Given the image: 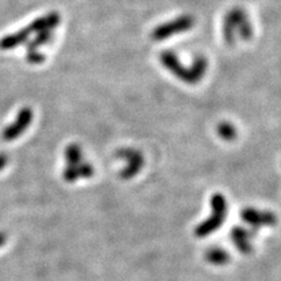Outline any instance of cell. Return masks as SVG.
Returning <instances> with one entry per match:
<instances>
[{"instance_id": "1", "label": "cell", "mask_w": 281, "mask_h": 281, "mask_svg": "<svg viewBox=\"0 0 281 281\" xmlns=\"http://www.w3.org/2000/svg\"><path fill=\"white\" fill-rule=\"evenodd\" d=\"M159 60H161L163 67L169 71L174 78L180 79L181 81L189 83V85H195V83L199 82L208 68L207 59L203 55L196 58L191 64H188V67L187 64L182 63L176 53L171 51L161 53Z\"/></svg>"}, {"instance_id": "10", "label": "cell", "mask_w": 281, "mask_h": 281, "mask_svg": "<svg viewBox=\"0 0 281 281\" xmlns=\"http://www.w3.org/2000/svg\"><path fill=\"white\" fill-rule=\"evenodd\" d=\"M231 237H232V240L235 244V246L241 251V252H250L251 251V244L249 240V235L248 232H246L245 230L242 229H235L232 231V234H231Z\"/></svg>"}, {"instance_id": "2", "label": "cell", "mask_w": 281, "mask_h": 281, "mask_svg": "<svg viewBox=\"0 0 281 281\" xmlns=\"http://www.w3.org/2000/svg\"><path fill=\"white\" fill-rule=\"evenodd\" d=\"M254 29L249 14L240 7H235L226 13L223 21V36L229 45L239 41H249L253 37Z\"/></svg>"}, {"instance_id": "15", "label": "cell", "mask_w": 281, "mask_h": 281, "mask_svg": "<svg viewBox=\"0 0 281 281\" xmlns=\"http://www.w3.org/2000/svg\"><path fill=\"white\" fill-rule=\"evenodd\" d=\"M7 164H9V157H7V155L0 154V171H3Z\"/></svg>"}, {"instance_id": "3", "label": "cell", "mask_w": 281, "mask_h": 281, "mask_svg": "<svg viewBox=\"0 0 281 281\" xmlns=\"http://www.w3.org/2000/svg\"><path fill=\"white\" fill-rule=\"evenodd\" d=\"M66 168L63 169L62 177L67 183H73L80 178H90L94 173L93 166L83 161L82 149L79 144H69L64 150Z\"/></svg>"}, {"instance_id": "14", "label": "cell", "mask_w": 281, "mask_h": 281, "mask_svg": "<svg viewBox=\"0 0 281 281\" xmlns=\"http://www.w3.org/2000/svg\"><path fill=\"white\" fill-rule=\"evenodd\" d=\"M219 134L222 135L225 139H231L233 138V136H235V130L232 125L225 123L219 127Z\"/></svg>"}, {"instance_id": "7", "label": "cell", "mask_w": 281, "mask_h": 281, "mask_svg": "<svg viewBox=\"0 0 281 281\" xmlns=\"http://www.w3.org/2000/svg\"><path fill=\"white\" fill-rule=\"evenodd\" d=\"M61 21V17L59 13L51 12L46 16L37 18L36 20L31 22V25L27 26L31 33H39L44 31H53L55 27H58Z\"/></svg>"}, {"instance_id": "13", "label": "cell", "mask_w": 281, "mask_h": 281, "mask_svg": "<svg viewBox=\"0 0 281 281\" xmlns=\"http://www.w3.org/2000/svg\"><path fill=\"white\" fill-rule=\"evenodd\" d=\"M26 60H27V62L31 64H40L45 62L46 56H45V54H43L41 52L38 51V49H33V51H27Z\"/></svg>"}, {"instance_id": "11", "label": "cell", "mask_w": 281, "mask_h": 281, "mask_svg": "<svg viewBox=\"0 0 281 281\" xmlns=\"http://www.w3.org/2000/svg\"><path fill=\"white\" fill-rule=\"evenodd\" d=\"M53 40V31H44L37 33V37L27 41V51L38 49L44 45H47Z\"/></svg>"}, {"instance_id": "4", "label": "cell", "mask_w": 281, "mask_h": 281, "mask_svg": "<svg viewBox=\"0 0 281 281\" xmlns=\"http://www.w3.org/2000/svg\"><path fill=\"white\" fill-rule=\"evenodd\" d=\"M196 24L195 18L190 14H183V16L173 18L172 20L165 21L163 24L158 25L151 32V38L155 41H164L171 39L174 36H180L182 33H185L192 29Z\"/></svg>"}, {"instance_id": "8", "label": "cell", "mask_w": 281, "mask_h": 281, "mask_svg": "<svg viewBox=\"0 0 281 281\" xmlns=\"http://www.w3.org/2000/svg\"><path fill=\"white\" fill-rule=\"evenodd\" d=\"M241 217L245 222H248L251 225L254 226H269L273 225L276 220L275 216L273 214L252 210V208H249V210H245L242 212Z\"/></svg>"}, {"instance_id": "12", "label": "cell", "mask_w": 281, "mask_h": 281, "mask_svg": "<svg viewBox=\"0 0 281 281\" xmlns=\"http://www.w3.org/2000/svg\"><path fill=\"white\" fill-rule=\"evenodd\" d=\"M227 259H229V257H227V253L224 252L222 250H211L210 252L207 253V260L210 261L211 264L215 265H223L226 264Z\"/></svg>"}, {"instance_id": "16", "label": "cell", "mask_w": 281, "mask_h": 281, "mask_svg": "<svg viewBox=\"0 0 281 281\" xmlns=\"http://www.w3.org/2000/svg\"><path fill=\"white\" fill-rule=\"evenodd\" d=\"M6 240H7V235H6V233L0 232V248H2V246L5 245Z\"/></svg>"}, {"instance_id": "5", "label": "cell", "mask_w": 281, "mask_h": 281, "mask_svg": "<svg viewBox=\"0 0 281 281\" xmlns=\"http://www.w3.org/2000/svg\"><path fill=\"white\" fill-rule=\"evenodd\" d=\"M211 205V217L200 224L198 229H196V235H198V237H206V235H208L211 232L218 230L219 227L222 226L224 220H226L227 203L226 199L224 198V196L220 195V193H216V195L212 197Z\"/></svg>"}, {"instance_id": "6", "label": "cell", "mask_w": 281, "mask_h": 281, "mask_svg": "<svg viewBox=\"0 0 281 281\" xmlns=\"http://www.w3.org/2000/svg\"><path fill=\"white\" fill-rule=\"evenodd\" d=\"M33 121V110L29 107H24L18 112L16 120L7 125L3 131V138L7 142H12L24 134Z\"/></svg>"}, {"instance_id": "9", "label": "cell", "mask_w": 281, "mask_h": 281, "mask_svg": "<svg viewBox=\"0 0 281 281\" xmlns=\"http://www.w3.org/2000/svg\"><path fill=\"white\" fill-rule=\"evenodd\" d=\"M31 34L32 33L29 32L28 27H25L24 29H20V31H18L16 33L5 36L3 39H0V49H3V51H9V49L16 48L19 45L27 43Z\"/></svg>"}]
</instances>
